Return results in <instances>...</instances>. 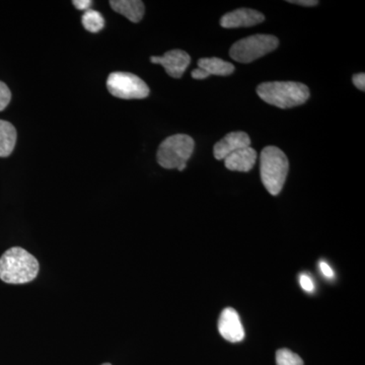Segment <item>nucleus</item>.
Segmentation results:
<instances>
[{
    "label": "nucleus",
    "mask_w": 365,
    "mask_h": 365,
    "mask_svg": "<svg viewBox=\"0 0 365 365\" xmlns=\"http://www.w3.org/2000/svg\"><path fill=\"white\" fill-rule=\"evenodd\" d=\"M39 262L20 247L9 249L0 258V279L9 284H25L37 277Z\"/></svg>",
    "instance_id": "obj_1"
},
{
    "label": "nucleus",
    "mask_w": 365,
    "mask_h": 365,
    "mask_svg": "<svg viewBox=\"0 0 365 365\" xmlns=\"http://www.w3.org/2000/svg\"><path fill=\"white\" fill-rule=\"evenodd\" d=\"M257 93L264 102L280 109H290L304 105L311 95L306 85L295 81H271L261 83L257 88Z\"/></svg>",
    "instance_id": "obj_2"
},
{
    "label": "nucleus",
    "mask_w": 365,
    "mask_h": 365,
    "mask_svg": "<svg viewBox=\"0 0 365 365\" xmlns=\"http://www.w3.org/2000/svg\"><path fill=\"white\" fill-rule=\"evenodd\" d=\"M289 170L287 155L276 146H267L260 155L262 182L273 196H277L284 186Z\"/></svg>",
    "instance_id": "obj_3"
},
{
    "label": "nucleus",
    "mask_w": 365,
    "mask_h": 365,
    "mask_svg": "<svg viewBox=\"0 0 365 365\" xmlns=\"http://www.w3.org/2000/svg\"><path fill=\"white\" fill-rule=\"evenodd\" d=\"M195 148V143L187 134H175L160 143L157 153L158 165L163 169H177L182 172L186 169L187 162Z\"/></svg>",
    "instance_id": "obj_4"
},
{
    "label": "nucleus",
    "mask_w": 365,
    "mask_h": 365,
    "mask_svg": "<svg viewBox=\"0 0 365 365\" xmlns=\"http://www.w3.org/2000/svg\"><path fill=\"white\" fill-rule=\"evenodd\" d=\"M279 40L272 35H253L237 41L230 50V56L240 63H251L274 51Z\"/></svg>",
    "instance_id": "obj_5"
},
{
    "label": "nucleus",
    "mask_w": 365,
    "mask_h": 365,
    "mask_svg": "<svg viewBox=\"0 0 365 365\" xmlns=\"http://www.w3.org/2000/svg\"><path fill=\"white\" fill-rule=\"evenodd\" d=\"M107 88L112 96L123 100H140L150 96L148 86L129 72H113L107 79Z\"/></svg>",
    "instance_id": "obj_6"
},
{
    "label": "nucleus",
    "mask_w": 365,
    "mask_h": 365,
    "mask_svg": "<svg viewBox=\"0 0 365 365\" xmlns=\"http://www.w3.org/2000/svg\"><path fill=\"white\" fill-rule=\"evenodd\" d=\"M150 62L163 66L170 78H180L191 63V57L182 50H170L163 56H151Z\"/></svg>",
    "instance_id": "obj_7"
},
{
    "label": "nucleus",
    "mask_w": 365,
    "mask_h": 365,
    "mask_svg": "<svg viewBox=\"0 0 365 365\" xmlns=\"http://www.w3.org/2000/svg\"><path fill=\"white\" fill-rule=\"evenodd\" d=\"M218 331L228 342L237 343L244 340L245 329L235 309L232 307L223 309L218 319Z\"/></svg>",
    "instance_id": "obj_8"
},
{
    "label": "nucleus",
    "mask_w": 365,
    "mask_h": 365,
    "mask_svg": "<svg viewBox=\"0 0 365 365\" xmlns=\"http://www.w3.org/2000/svg\"><path fill=\"white\" fill-rule=\"evenodd\" d=\"M265 21L260 11L251 9H239L225 14L220 20V26L225 29L248 28L259 25Z\"/></svg>",
    "instance_id": "obj_9"
},
{
    "label": "nucleus",
    "mask_w": 365,
    "mask_h": 365,
    "mask_svg": "<svg viewBox=\"0 0 365 365\" xmlns=\"http://www.w3.org/2000/svg\"><path fill=\"white\" fill-rule=\"evenodd\" d=\"M249 146H251V138L246 132H230L215 144L213 155L217 160H225L230 153Z\"/></svg>",
    "instance_id": "obj_10"
},
{
    "label": "nucleus",
    "mask_w": 365,
    "mask_h": 365,
    "mask_svg": "<svg viewBox=\"0 0 365 365\" xmlns=\"http://www.w3.org/2000/svg\"><path fill=\"white\" fill-rule=\"evenodd\" d=\"M256 160L257 151L249 146L230 153L225 158V165L227 170L248 173L253 169Z\"/></svg>",
    "instance_id": "obj_11"
},
{
    "label": "nucleus",
    "mask_w": 365,
    "mask_h": 365,
    "mask_svg": "<svg viewBox=\"0 0 365 365\" xmlns=\"http://www.w3.org/2000/svg\"><path fill=\"white\" fill-rule=\"evenodd\" d=\"M113 11L122 14L132 23H139L143 20L145 7L140 0H111Z\"/></svg>",
    "instance_id": "obj_12"
},
{
    "label": "nucleus",
    "mask_w": 365,
    "mask_h": 365,
    "mask_svg": "<svg viewBox=\"0 0 365 365\" xmlns=\"http://www.w3.org/2000/svg\"><path fill=\"white\" fill-rule=\"evenodd\" d=\"M198 68L202 69L209 76H228L235 71L234 64L216 57L199 59Z\"/></svg>",
    "instance_id": "obj_13"
},
{
    "label": "nucleus",
    "mask_w": 365,
    "mask_h": 365,
    "mask_svg": "<svg viewBox=\"0 0 365 365\" xmlns=\"http://www.w3.org/2000/svg\"><path fill=\"white\" fill-rule=\"evenodd\" d=\"M16 137L18 135L14 125L0 120V158H7L13 153Z\"/></svg>",
    "instance_id": "obj_14"
},
{
    "label": "nucleus",
    "mask_w": 365,
    "mask_h": 365,
    "mask_svg": "<svg viewBox=\"0 0 365 365\" xmlns=\"http://www.w3.org/2000/svg\"><path fill=\"white\" fill-rule=\"evenodd\" d=\"M81 23L86 31L91 33H98L102 31L105 26V19L98 11H86L81 18Z\"/></svg>",
    "instance_id": "obj_15"
},
{
    "label": "nucleus",
    "mask_w": 365,
    "mask_h": 365,
    "mask_svg": "<svg viewBox=\"0 0 365 365\" xmlns=\"http://www.w3.org/2000/svg\"><path fill=\"white\" fill-rule=\"evenodd\" d=\"M276 364L277 365H304V361L300 359L299 355L295 354L287 348H283L276 352Z\"/></svg>",
    "instance_id": "obj_16"
},
{
    "label": "nucleus",
    "mask_w": 365,
    "mask_h": 365,
    "mask_svg": "<svg viewBox=\"0 0 365 365\" xmlns=\"http://www.w3.org/2000/svg\"><path fill=\"white\" fill-rule=\"evenodd\" d=\"M11 100V93L6 83L0 81V111H4Z\"/></svg>",
    "instance_id": "obj_17"
},
{
    "label": "nucleus",
    "mask_w": 365,
    "mask_h": 365,
    "mask_svg": "<svg viewBox=\"0 0 365 365\" xmlns=\"http://www.w3.org/2000/svg\"><path fill=\"white\" fill-rule=\"evenodd\" d=\"M300 287L307 292H313L314 289V281L311 276L304 273L299 276Z\"/></svg>",
    "instance_id": "obj_18"
},
{
    "label": "nucleus",
    "mask_w": 365,
    "mask_h": 365,
    "mask_svg": "<svg viewBox=\"0 0 365 365\" xmlns=\"http://www.w3.org/2000/svg\"><path fill=\"white\" fill-rule=\"evenodd\" d=\"M353 83L356 86L359 90L364 91H365V74L364 72H360V73L354 74L352 78Z\"/></svg>",
    "instance_id": "obj_19"
},
{
    "label": "nucleus",
    "mask_w": 365,
    "mask_h": 365,
    "mask_svg": "<svg viewBox=\"0 0 365 365\" xmlns=\"http://www.w3.org/2000/svg\"><path fill=\"white\" fill-rule=\"evenodd\" d=\"M319 269H321L322 273H323V275L325 276V277L329 278V279L334 277L333 269L331 268L330 266H329V264H327L326 262H319Z\"/></svg>",
    "instance_id": "obj_20"
},
{
    "label": "nucleus",
    "mask_w": 365,
    "mask_h": 365,
    "mask_svg": "<svg viewBox=\"0 0 365 365\" xmlns=\"http://www.w3.org/2000/svg\"><path fill=\"white\" fill-rule=\"evenodd\" d=\"M72 4L79 11H86L91 6L93 1H91V0H74V1H72Z\"/></svg>",
    "instance_id": "obj_21"
},
{
    "label": "nucleus",
    "mask_w": 365,
    "mask_h": 365,
    "mask_svg": "<svg viewBox=\"0 0 365 365\" xmlns=\"http://www.w3.org/2000/svg\"><path fill=\"white\" fill-rule=\"evenodd\" d=\"M288 2L302 6H316L319 4L317 0H288Z\"/></svg>",
    "instance_id": "obj_22"
},
{
    "label": "nucleus",
    "mask_w": 365,
    "mask_h": 365,
    "mask_svg": "<svg viewBox=\"0 0 365 365\" xmlns=\"http://www.w3.org/2000/svg\"><path fill=\"white\" fill-rule=\"evenodd\" d=\"M192 78L194 79H205L209 78V76L202 69L197 68L192 71Z\"/></svg>",
    "instance_id": "obj_23"
},
{
    "label": "nucleus",
    "mask_w": 365,
    "mask_h": 365,
    "mask_svg": "<svg viewBox=\"0 0 365 365\" xmlns=\"http://www.w3.org/2000/svg\"><path fill=\"white\" fill-rule=\"evenodd\" d=\"M102 365H112V364H102Z\"/></svg>",
    "instance_id": "obj_24"
}]
</instances>
